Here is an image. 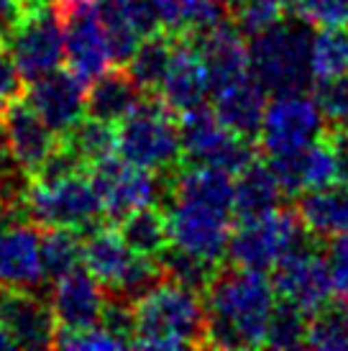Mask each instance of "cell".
<instances>
[{
    "label": "cell",
    "mask_w": 348,
    "mask_h": 351,
    "mask_svg": "<svg viewBox=\"0 0 348 351\" xmlns=\"http://www.w3.org/2000/svg\"><path fill=\"white\" fill-rule=\"evenodd\" d=\"M205 349H256L277 293L264 272L236 264L218 267L205 287Z\"/></svg>",
    "instance_id": "obj_1"
},
{
    "label": "cell",
    "mask_w": 348,
    "mask_h": 351,
    "mask_svg": "<svg viewBox=\"0 0 348 351\" xmlns=\"http://www.w3.org/2000/svg\"><path fill=\"white\" fill-rule=\"evenodd\" d=\"M205 298L192 287L162 280L134 302V343L138 349H205Z\"/></svg>",
    "instance_id": "obj_2"
},
{
    "label": "cell",
    "mask_w": 348,
    "mask_h": 351,
    "mask_svg": "<svg viewBox=\"0 0 348 351\" xmlns=\"http://www.w3.org/2000/svg\"><path fill=\"white\" fill-rule=\"evenodd\" d=\"M310 26L305 21L279 19L251 36L249 69L266 95L305 93L312 82L310 69Z\"/></svg>",
    "instance_id": "obj_3"
},
{
    "label": "cell",
    "mask_w": 348,
    "mask_h": 351,
    "mask_svg": "<svg viewBox=\"0 0 348 351\" xmlns=\"http://www.w3.org/2000/svg\"><path fill=\"white\" fill-rule=\"evenodd\" d=\"M23 208L31 223L39 228H75L79 234L100 226V218L105 215L87 169L31 177Z\"/></svg>",
    "instance_id": "obj_4"
},
{
    "label": "cell",
    "mask_w": 348,
    "mask_h": 351,
    "mask_svg": "<svg viewBox=\"0 0 348 351\" xmlns=\"http://www.w3.org/2000/svg\"><path fill=\"white\" fill-rule=\"evenodd\" d=\"M116 154L159 175H169L182 165L179 121L159 95H146L141 106L118 123Z\"/></svg>",
    "instance_id": "obj_5"
},
{
    "label": "cell",
    "mask_w": 348,
    "mask_h": 351,
    "mask_svg": "<svg viewBox=\"0 0 348 351\" xmlns=\"http://www.w3.org/2000/svg\"><path fill=\"white\" fill-rule=\"evenodd\" d=\"M310 236L305 234L295 208H274L269 213L246 218L231 231V241L225 249L228 264L269 272L284 254L305 244Z\"/></svg>",
    "instance_id": "obj_6"
},
{
    "label": "cell",
    "mask_w": 348,
    "mask_h": 351,
    "mask_svg": "<svg viewBox=\"0 0 348 351\" xmlns=\"http://www.w3.org/2000/svg\"><path fill=\"white\" fill-rule=\"evenodd\" d=\"M179 141L184 165L218 167L231 175H238L243 167L259 156L251 138L233 134L218 121L213 108L205 106L179 116Z\"/></svg>",
    "instance_id": "obj_7"
},
{
    "label": "cell",
    "mask_w": 348,
    "mask_h": 351,
    "mask_svg": "<svg viewBox=\"0 0 348 351\" xmlns=\"http://www.w3.org/2000/svg\"><path fill=\"white\" fill-rule=\"evenodd\" d=\"M5 47L23 82H34L59 69L64 64V34L57 8L26 3Z\"/></svg>",
    "instance_id": "obj_8"
},
{
    "label": "cell",
    "mask_w": 348,
    "mask_h": 351,
    "mask_svg": "<svg viewBox=\"0 0 348 351\" xmlns=\"http://www.w3.org/2000/svg\"><path fill=\"white\" fill-rule=\"evenodd\" d=\"M164 213L169 244L210 262L225 259L233 228V210L190 197H164Z\"/></svg>",
    "instance_id": "obj_9"
},
{
    "label": "cell",
    "mask_w": 348,
    "mask_h": 351,
    "mask_svg": "<svg viewBox=\"0 0 348 351\" xmlns=\"http://www.w3.org/2000/svg\"><path fill=\"white\" fill-rule=\"evenodd\" d=\"M87 175L100 195L103 213L116 223L138 208L156 203L166 193L164 175L159 177V172L136 167L116 154L87 167Z\"/></svg>",
    "instance_id": "obj_10"
},
{
    "label": "cell",
    "mask_w": 348,
    "mask_h": 351,
    "mask_svg": "<svg viewBox=\"0 0 348 351\" xmlns=\"http://www.w3.org/2000/svg\"><path fill=\"white\" fill-rule=\"evenodd\" d=\"M320 241L310 239L290 254H284L271 267V287L277 298L295 302L297 308L312 315L333 298V274H330L328 254Z\"/></svg>",
    "instance_id": "obj_11"
},
{
    "label": "cell",
    "mask_w": 348,
    "mask_h": 351,
    "mask_svg": "<svg viewBox=\"0 0 348 351\" xmlns=\"http://www.w3.org/2000/svg\"><path fill=\"white\" fill-rule=\"evenodd\" d=\"M325 128L315 98H308L305 93H287L274 95V100L266 103L256 138L264 154L279 156L312 144L325 134Z\"/></svg>",
    "instance_id": "obj_12"
},
{
    "label": "cell",
    "mask_w": 348,
    "mask_h": 351,
    "mask_svg": "<svg viewBox=\"0 0 348 351\" xmlns=\"http://www.w3.org/2000/svg\"><path fill=\"white\" fill-rule=\"evenodd\" d=\"M47 285L41 267V231L23 210L0 213V287L39 290Z\"/></svg>",
    "instance_id": "obj_13"
},
{
    "label": "cell",
    "mask_w": 348,
    "mask_h": 351,
    "mask_svg": "<svg viewBox=\"0 0 348 351\" xmlns=\"http://www.w3.org/2000/svg\"><path fill=\"white\" fill-rule=\"evenodd\" d=\"M57 16L64 34V62L85 85L108 67H113L105 31L90 0L59 5Z\"/></svg>",
    "instance_id": "obj_14"
},
{
    "label": "cell",
    "mask_w": 348,
    "mask_h": 351,
    "mask_svg": "<svg viewBox=\"0 0 348 351\" xmlns=\"http://www.w3.org/2000/svg\"><path fill=\"white\" fill-rule=\"evenodd\" d=\"M0 323L13 349H51L57 318L41 290L0 287Z\"/></svg>",
    "instance_id": "obj_15"
},
{
    "label": "cell",
    "mask_w": 348,
    "mask_h": 351,
    "mask_svg": "<svg viewBox=\"0 0 348 351\" xmlns=\"http://www.w3.org/2000/svg\"><path fill=\"white\" fill-rule=\"evenodd\" d=\"M29 85L31 88L26 93V103L39 113L41 121L57 136H64L69 128L85 118L87 85L72 69L59 67Z\"/></svg>",
    "instance_id": "obj_16"
},
{
    "label": "cell",
    "mask_w": 348,
    "mask_h": 351,
    "mask_svg": "<svg viewBox=\"0 0 348 351\" xmlns=\"http://www.w3.org/2000/svg\"><path fill=\"white\" fill-rule=\"evenodd\" d=\"M0 128L16 162L34 177L57 149L59 136L41 121V116L23 98L10 100L0 110Z\"/></svg>",
    "instance_id": "obj_17"
},
{
    "label": "cell",
    "mask_w": 348,
    "mask_h": 351,
    "mask_svg": "<svg viewBox=\"0 0 348 351\" xmlns=\"http://www.w3.org/2000/svg\"><path fill=\"white\" fill-rule=\"evenodd\" d=\"M156 95L174 116H182L205 106V100L210 95V77H208L205 62L187 36H174L172 62Z\"/></svg>",
    "instance_id": "obj_18"
},
{
    "label": "cell",
    "mask_w": 348,
    "mask_h": 351,
    "mask_svg": "<svg viewBox=\"0 0 348 351\" xmlns=\"http://www.w3.org/2000/svg\"><path fill=\"white\" fill-rule=\"evenodd\" d=\"M200 51L205 62L208 77H210V93L228 88L233 82H241L251 75L249 69V44L243 41V34L231 21H225L215 29L187 36Z\"/></svg>",
    "instance_id": "obj_19"
},
{
    "label": "cell",
    "mask_w": 348,
    "mask_h": 351,
    "mask_svg": "<svg viewBox=\"0 0 348 351\" xmlns=\"http://www.w3.org/2000/svg\"><path fill=\"white\" fill-rule=\"evenodd\" d=\"M269 165L277 180H279L284 195H300L305 190H315V187L338 182L336 152H333L325 134L308 147L297 149V152L269 156Z\"/></svg>",
    "instance_id": "obj_20"
},
{
    "label": "cell",
    "mask_w": 348,
    "mask_h": 351,
    "mask_svg": "<svg viewBox=\"0 0 348 351\" xmlns=\"http://www.w3.org/2000/svg\"><path fill=\"white\" fill-rule=\"evenodd\" d=\"M108 295L87 269H72L54 280L49 305L54 311L59 328H87L97 326Z\"/></svg>",
    "instance_id": "obj_21"
},
{
    "label": "cell",
    "mask_w": 348,
    "mask_h": 351,
    "mask_svg": "<svg viewBox=\"0 0 348 351\" xmlns=\"http://www.w3.org/2000/svg\"><path fill=\"white\" fill-rule=\"evenodd\" d=\"M295 197V213L310 239L328 244L330 239L348 234V187L343 182L305 190Z\"/></svg>",
    "instance_id": "obj_22"
},
{
    "label": "cell",
    "mask_w": 348,
    "mask_h": 351,
    "mask_svg": "<svg viewBox=\"0 0 348 351\" xmlns=\"http://www.w3.org/2000/svg\"><path fill=\"white\" fill-rule=\"evenodd\" d=\"M87 85H90V90H87L85 98V113L90 118L113 123V126H118L123 118L131 116L136 108L141 106V100L146 98L144 90L136 85V80L121 64L108 67L95 80H90Z\"/></svg>",
    "instance_id": "obj_23"
},
{
    "label": "cell",
    "mask_w": 348,
    "mask_h": 351,
    "mask_svg": "<svg viewBox=\"0 0 348 351\" xmlns=\"http://www.w3.org/2000/svg\"><path fill=\"white\" fill-rule=\"evenodd\" d=\"M213 113L218 116L223 126H228L233 134L243 138L259 136L261 121H264V110H266V90L249 75L241 82H233L228 88L213 93Z\"/></svg>",
    "instance_id": "obj_24"
},
{
    "label": "cell",
    "mask_w": 348,
    "mask_h": 351,
    "mask_svg": "<svg viewBox=\"0 0 348 351\" xmlns=\"http://www.w3.org/2000/svg\"><path fill=\"white\" fill-rule=\"evenodd\" d=\"M162 31L172 36H197L231 19L223 0H151Z\"/></svg>",
    "instance_id": "obj_25"
},
{
    "label": "cell",
    "mask_w": 348,
    "mask_h": 351,
    "mask_svg": "<svg viewBox=\"0 0 348 351\" xmlns=\"http://www.w3.org/2000/svg\"><path fill=\"white\" fill-rule=\"evenodd\" d=\"M282 195H284V190H282L271 165H264L256 156L251 165H246L236 175V182H233V215L238 221H246V218L269 213V210L282 205Z\"/></svg>",
    "instance_id": "obj_26"
},
{
    "label": "cell",
    "mask_w": 348,
    "mask_h": 351,
    "mask_svg": "<svg viewBox=\"0 0 348 351\" xmlns=\"http://www.w3.org/2000/svg\"><path fill=\"white\" fill-rule=\"evenodd\" d=\"M134 256L136 254L128 249L121 231H113L105 226L90 228L82 239V264L87 272L103 285V290L113 287L121 280V274L128 269Z\"/></svg>",
    "instance_id": "obj_27"
},
{
    "label": "cell",
    "mask_w": 348,
    "mask_h": 351,
    "mask_svg": "<svg viewBox=\"0 0 348 351\" xmlns=\"http://www.w3.org/2000/svg\"><path fill=\"white\" fill-rule=\"evenodd\" d=\"M174 51V36L166 31H156L149 34L138 41L136 51L126 62L128 75L136 80V85L144 90L146 95H156L159 85L164 80L169 62H172Z\"/></svg>",
    "instance_id": "obj_28"
},
{
    "label": "cell",
    "mask_w": 348,
    "mask_h": 351,
    "mask_svg": "<svg viewBox=\"0 0 348 351\" xmlns=\"http://www.w3.org/2000/svg\"><path fill=\"white\" fill-rule=\"evenodd\" d=\"M118 231L123 236V241L128 249L138 256H151L156 259L159 254L169 246V228H166V213L164 208H159L156 203L144 205L134 213H128L126 218L118 221Z\"/></svg>",
    "instance_id": "obj_29"
},
{
    "label": "cell",
    "mask_w": 348,
    "mask_h": 351,
    "mask_svg": "<svg viewBox=\"0 0 348 351\" xmlns=\"http://www.w3.org/2000/svg\"><path fill=\"white\" fill-rule=\"evenodd\" d=\"M92 5L103 23V31H105L113 64L123 67L136 51L138 41L144 39L136 26L134 13H131V0H92Z\"/></svg>",
    "instance_id": "obj_30"
},
{
    "label": "cell",
    "mask_w": 348,
    "mask_h": 351,
    "mask_svg": "<svg viewBox=\"0 0 348 351\" xmlns=\"http://www.w3.org/2000/svg\"><path fill=\"white\" fill-rule=\"evenodd\" d=\"M59 141L87 169L100 159L116 154V126L97 118H82L64 136H59Z\"/></svg>",
    "instance_id": "obj_31"
},
{
    "label": "cell",
    "mask_w": 348,
    "mask_h": 351,
    "mask_svg": "<svg viewBox=\"0 0 348 351\" xmlns=\"http://www.w3.org/2000/svg\"><path fill=\"white\" fill-rule=\"evenodd\" d=\"M82 264V234L75 228H44L41 231V267L47 282L77 269Z\"/></svg>",
    "instance_id": "obj_32"
},
{
    "label": "cell",
    "mask_w": 348,
    "mask_h": 351,
    "mask_svg": "<svg viewBox=\"0 0 348 351\" xmlns=\"http://www.w3.org/2000/svg\"><path fill=\"white\" fill-rule=\"evenodd\" d=\"M310 69L315 80L348 75V26L320 29L310 41Z\"/></svg>",
    "instance_id": "obj_33"
},
{
    "label": "cell",
    "mask_w": 348,
    "mask_h": 351,
    "mask_svg": "<svg viewBox=\"0 0 348 351\" xmlns=\"http://www.w3.org/2000/svg\"><path fill=\"white\" fill-rule=\"evenodd\" d=\"M308 321L310 315L302 308L279 298L266 321L264 346L266 349H302L308 341Z\"/></svg>",
    "instance_id": "obj_34"
},
{
    "label": "cell",
    "mask_w": 348,
    "mask_h": 351,
    "mask_svg": "<svg viewBox=\"0 0 348 351\" xmlns=\"http://www.w3.org/2000/svg\"><path fill=\"white\" fill-rule=\"evenodd\" d=\"M310 349H348V302H325L308 321Z\"/></svg>",
    "instance_id": "obj_35"
},
{
    "label": "cell",
    "mask_w": 348,
    "mask_h": 351,
    "mask_svg": "<svg viewBox=\"0 0 348 351\" xmlns=\"http://www.w3.org/2000/svg\"><path fill=\"white\" fill-rule=\"evenodd\" d=\"M156 259L162 264L166 280H174V282L184 285V287H192L197 293H205V287H208V282L213 280L215 269H218V262L203 259L197 254L177 249L172 244L166 246Z\"/></svg>",
    "instance_id": "obj_36"
},
{
    "label": "cell",
    "mask_w": 348,
    "mask_h": 351,
    "mask_svg": "<svg viewBox=\"0 0 348 351\" xmlns=\"http://www.w3.org/2000/svg\"><path fill=\"white\" fill-rule=\"evenodd\" d=\"M162 280H164V269H162L159 259L138 256V254H136L134 262L128 264V269L121 274V280H118L113 287H108L105 295L134 305V302L141 300L146 293H151Z\"/></svg>",
    "instance_id": "obj_37"
},
{
    "label": "cell",
    "mask_w": 348,
    "mask_h": 351,
    "mask_svg": "<svg viewBox=\"0 0 348 351\" xmlns=\"http://www.w3.org/2000/svg\"><path fill=\"white\" fill-rule=\"evenodd\" d=\"M312 98L318 103L328 128L348 126V75L318 80V85L312 90Z\"/></svg>",
    "instance_id": "obj_38"
},
{
    "label": "cell",
    "mask_w": 348,
    "mask_h": 351,
    "mask_svg": "<svg viewBox=\"0 0 348 351\" xmlns=\"http://www.w3.org/2000/svg\"><path fill=\"white\" fill-rule=\"evenodd\" d=\"M51 349H72V351H110L123 349L113 333H108L100 323L87 326V328H59L54 331Z\"/></svg>",
    "instance_id": "obj_39"
},
{
    "label": "cell",
    "mask_w": 348,
    "mask_h": 351,
    "mask_svg": "<svg viewBox=\"0 0 348 351\" xmlns=\"http://www.w3.org/2000/svg\"><path fill=\"white\" fill-rule=\"evenodd\" d=\"M295 16L312 29L348 26V0H295Z\"/></svg>",
    "instance_id": "obj_40"
},
{
    "label": "cell",
    "mask_w": 348,
    "mask_h": 351,
    "mask_svg": "<svg viewBox=\"0 0 348 351\" xmlns=\"http://www.w3.org/2000/svg\"><path fill=\"white\" fill-rule=\"evenodd\" d=\"M231 19L233 26L243 34V39H251V36L261 34L264 29H269L274 21H279L282 13L259 3V0H243L241 5L231 13Z\"/></svg>",
    "instance_id": "obj_41"
},
{
    "label": "cell",
    "mask_w": 348,
    "mask_h": 351,
    "mask_svg": "<svg viewBox=\"0 0 348 351\" xmlns=\"http://www.w3.org/2000/svg\"><path fill=\"white\" fill-rule=\"evenodd\" d=\"M325 254L333 274V293H338L340 300L348 302V234L330 239Z\"/></svg>",
    "instance_id": "obj_42"
},
{
    "label": "cell",
    "mask_w": 348,
    "mask_h": 351,
    "mask_svg": "<svg viewBox=\"0 0 348 351\" xmlns=\"http://www.w3.org/2000/svg\"><path fill=\"white\" fill-rule=\"evenodd\" d=\"M21 95H23V80H21L13 59H10L8 47L0 44V110Z\"/></svg>",
    "instance_id": "obj_43"
},
{
    "label": "cell",
    "mask_w": 348,
    "mask_h": 351,
    "mask_svg": "<svg viewBox=\"0 0 348 351\" xmlns=\"http://www.w3.org/2000/svg\"><path fill=\"white\" fill-rule=\"evenodd\" d=\"M330 147L336 152V167H338V182L348 187V126L325 128Z\"/></svg>",
    "instance_id": "obj_44"
},
{
    "label": "cell",
    "mask_w": 348,
    "mask_h": 351,
    "mask_svg": "<svg viewBox=\"0 0 348 351\" xmlns=\"http://www.w3.org/2000/svg\"><path fill=\"white\" fill-rule=\"evenodd\" d=\"M23 8H26L23 0H0V44H5L10 31L16 29Z\"/></svg>",
    "instance_id": "obj_45"
},
{
    "label": "cell",
    "mask_w": 348,
    "mask_h": 351,
    "mask_svg": "<svg viewBox=\"0 0 348 351\" xmlns=\"http://www.w3.org/2000/svg\"><path fill=\"white\" fill-rule=\"evenodd\" d=\"M259 3H264V5H269V8L279 10V13H284V10H292L295 8V0H259Z\"/></svg>",
    "instance_id": "obj_46"
},
{
    "label": "cell",
    "mask_w": 348,
    "mask_h": 351,
    "mask_svg": "<svg viewBox=\"0 0 348 351\" xmlns=\"http://www.w3.org/2000/svg\"><path fill=\"white\" fill-rule=\"evenodd\" d=\"M23 3H36V5H69V3H82V0H23Z\"/></svg>",
    "instance_id": "obj_47"
},
{
    "label": "cell",
    "mask_w": 348,
    "mask_h": 351,
    "mask_svg": "<svg viewBox=\"0 0 348 351\" xmlns=\"http://www.w3.org/2000/svg\"><path fill=\"white\" fill-rule=\"evenodd\" d=\"M0 349H13V343H10L5 328H3V323H0Z\"/></svg>",
    "instance_id": "obj_48"
},
{
    "label": "cell",
    "mask_w": 348,
    "mask_h": 351,
    "mask_svg": "<svg viewBox=\"0 0 348 351\" xmlns=\"http://www.w3.org/2000/svg\"><path fill=\"white\" fill-rule=\"evenodd\" d=\"M0 213H3V205H0Z\"/></svg>",
    "instance_id": "obj_49"
}]
</instances>
